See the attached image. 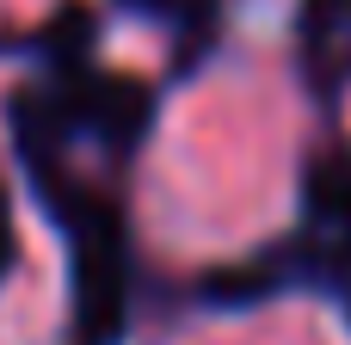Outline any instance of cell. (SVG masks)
I'll list each match as a JSON object with an SVG mask.
<instances>
[{"label":"cell","instance_id":"cell-1","mask_svg":"<svg viewBox=\"0 0 351 345\" xmlns=\"http://www.w3.org/2000/svg\"><path fill=\"white\" fill-rule=\"evenodd\" d=\"M49 216L68 235V284H74V345H117L130 333V222L93 185L68 173L31 179Z\"/></svg>","mask_w":351,"mask_h":345},{"label":"cell","instance_id":"cell-2","mask_svg":"<svg viewBox=\"0 0 351 345\" xmlns=\"http://www.w3.org/2000/svg\"><path fill=\"white\" fill-rule=\"evenodd\" d=\"M302 265L327 284L351 290V154L321 148L302 173Z\"/></svg>","mask_w":351,"mask_h":345},{"label":"cell","instance_id":"cell-3","mask_svg":"<svg viewBox=\"0 0 351 345\" xmlns=\"http://www.w3.org/2000/svg\"><path fill=\"white\" fill-rule=\"evenodd\" d=\"M296 43L315 93L333 99L339 86H351V0H308L296 19Z\"/></svg>","mask_w":351,"mask_h":345},{"label":"cell","instance_id":"cell-4","mask_svg":"<svg viewBox=\"0 0 351 345\" xmlns=\"http://www.w3.org/2000/svg\"><path fill=\"white\" fill-rule=\"evenodd\" d=\"M12 272V210H6V191H0V278Z\"/></svg>","mask_w":351,"mask_h":345}]
</instances>
